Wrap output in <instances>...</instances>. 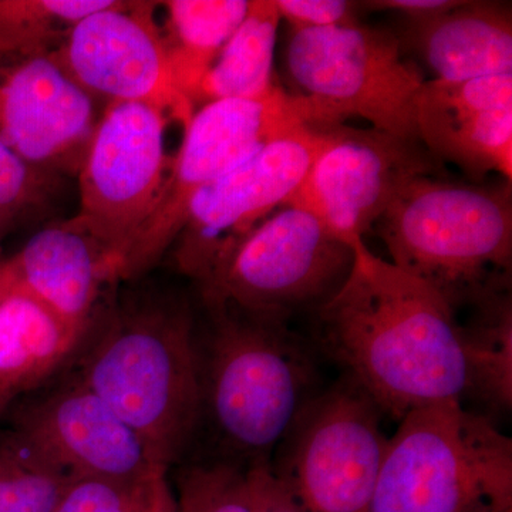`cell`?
I'll return each instance as SVG.
<instances>
[{"label":"cell","instance_id":"obj_8","mask_svg":"<svg viewBox=\"0 0 512 512\" xmlns=\"http://www.w3.org/2000/svg\"><path fill=\"white\" fill-rule=\"evenodd\" d=\"M382 414L348 375L305 404L269 463L303 512H370L389 440Z\"/></svg>","mask_w":512,"mask_h":512},{"label":"cell","instance_id":"obj_22","mask_svg":"<svg viewBox=\"0 0 512 512\" xmlns=\"http://www.w3.org/2000/svg\"><path fill=\"white\" fill-rule=\"evenodd\" d=\"M467 323H458V340L467 370V393L495 413L512 406L511 292L471 309Z\"/></svg>","mask_w":512,"mask_h":512},{"label":"cell","instance_id":"obj_3","mask_svg":"<svg viewBox=\"0 0 512 512\" xmlns=\"http://www.w3.org/2000/svg\"><path fill=\"white\" fill-rule=\"evenodd\" d=\"M376 227L390 262L439 293L456 315L511 292V181L416 178Z\"/></svg>","mask_w":512,"mask_h":512},{"label":"cell","instance_id":"obj_21","mask_svg":"<svg viewBox=\"0 0 512 512\" xmlns=\"http://www.w3.org/2000/svg\"><path fill=\"white\" fill-rule=\"evenodd\" d=\"M279 16L275 0H251L247 16L202 80L197 103L254 99L272 82Z\"/></svg>","mask_w":512,"mask_h":512},{"label":"cell","instance_id":"obj_15","mask_svg":"<svg viewBox=\"0 0 512 512\" xmlns=\"http://www.w3.org/2000/svg\"><path fill=\"white\" fill-rule=\"evenodd\" d=\"M92 97L50 56H0V140L46 171L82 164L96 128Z\"/></svg>","mask_w":512,"mask_h":512},{"label":"cell","instance_id":"obj_36","mask_svg":"<svg viewBox=\"0 0 512 512\" xmlns=\"http://www.w3.org/2000/svg\"><path fill=\"white\" fill-rule=\"evenodd\" d=\"M2 413H3L2 410H0V414H2Z\"/></svg>","mask_w":512,"mask_h":512},{"label":"cell","instance_id":"obj_18","mask_svg":"<svg viewBox=\"0 0 512 512\" xmlns=\"http://www.w3.org/2000/svg\"><path fill=\"white\" fill-rule=\"evenodd\" d=\"M402 50H413L433 79L461 82L512 73L510 3L464 2L427 16H404Z\"/></svg>","mask_w":512,"mask_h":512},{"label":"cell","instance_id":"obj_4","mask_svg":"<svg viewBox=\"0 0 512 512\" xmlns=\"http://www.w3.org/2000/svg\"><path fill=\"white\" fill-rule=\"evenodd\" d=\"M76 379L104 400L168 470L201 420L198 336L184 303L146 302L116 313Z\"/></svg>","mask_w":512,"mask_h":512},{"label":"cell","instance_id":"obj_32","mask_svg":"<svg viewBox=\"0 0 512 512\" xmlns=\"http://www.w3.org/2000/svg\"><path fill=\"white\" fill-rule=\"evenodd\" d=\"M12 282H10L8 274H6L5 266H3V261L0 262V302L3 301L6 295L10 291H12Z\"/></svg>","mask_w":512,"mask_h":512},{"label":"cell","instance_id":"obj_35","mask_svg":"<svg viewBox=\"0 0 512 512\" xmlns=\"http://www.w3.org/2000/svg\"><path fill=\"white\" fill-rule=\"evenodd\" d=\"M503 512H512V510L511 511H503Z\"/></svg>","mask_w":512,"mask_h":512},{"label":"cell","instance_id":"obj_6","mask_svg":"<svg viewBox=\"0 0 512 512\" xmlns=\"http://www.w3.org/2000/svg\"><path fill=\"white\" fill-rule=\"evenodd\" d=\"M306 124H336L318 101L274 86L254 99L204 104L185 127L157 208L124 264L123 279L144 274L180 237L198 191Z\"/></svg>","mask_w":512,"mask_h":512},{"label":"cell","instance_id":"obj_25","mask_svg":"<svg viewBox=\"0 0 512 512\" xmlns=\"http://www.w3.org/2000/svg\"><path fill=\"white\" fill-rule=\"evenodd\" d=\"M175 512H256L248 468L215 460L178 473Z\"/></svg>","mask_w":512,"mask_h":512},{"label":"cell","instance_id":"obj_14","mask_svg":"<svg viewBox=\"0 0 512 512\" xmlns=\"http://www.w3.org/2000/svg\"><path fill=\"white\" fill-rule=\"evenodd\" d=\"M13 429L73 478L146 481L167 473L136 431L76 377L23 404Z\"/></svg>","mask_w":512,"mask_h":512},{"label":"cell","instance_id":"obj_2","mask_svg":"<svg viewBox=\"0 0 512 512\" xmlns=\"http://www.w3.org/2000/svg\"><path fill=\"white\" fill-rule=\"evenodd\" d=\"M211 325L198 339L201 420L245 468L271 463L274 451L315 396L318 369L289 323L207 305Z\"/></svg>","mask_w":512,"mask_h":512},{"label":"cell","instance_id":"obj_16","mask_svg":"<svg viewBox=\"0 0 512 512\" xmlns=\"http://www.w3.org/2000/svg\"><path fill=\"white\" fill-rule=\"evenodd\" d=\"M417 137L441 164L512 180V73L426 80L414 97Z\"/></svg>","mask_w":512,"mask_h":512},{"label":"cell","instance_id":"obj_28","mask_svg":"<svg viewBox=\"0 0 512 512\" xmlns=\"http://www.w3.org/2000/svg\"><path fill=\"white\" fill-rule=\"evenodd\" d=\"M281 19L293 29L355 25V3L346 0H275Z\"/></svg>","mask_w":512,"mask_h":512},{"label":"cell","instance_id":"obj_23","mask_svg":"<svg viewBox=\"0 0 512 512\" xmlns=\"http://www.w3.org/2000/svg\"><path fill=\"white\" fill-rule=\"evenodd\" d=\"M113 0H0V56H52L79 20Z\"/></svg>","mask_w":512,"mask_h":512},{"label":"cell","instance_id":"obj_19","mask_svg":"<svg viewBox=\"0 0 512 512\" xmlns=\"http://www.w3.org/2000/svg\"><path fill=\"white\" fill-rule=\"evenodd\" d=\"M83 336L35 296L12 288L0 302V406L8 409L49 379Z\"/></svg>","mask_w":512,"mask_h":512},{"label":"cell","instance_id":"obj_31","mask_svg":"<svg viewBox=\"0 0 512 512\" xmlns=\"http://www.w3.org/2000/svg\"><path fill=\"white\" fill-rule=\"evenodd\" d=\"M143 512H175L173 490L167 481V474L157 478L153 493Z\"/></svg>","mask_w":512,"mask_h":512},{"label":"cell","instance_id":"obj_30","mask_svg":"<svg viewBox=\"0 0 512 512\" xmlns=\"http://www.w3.org/2000/svg\"><path fill=\"white\" fill-rule=\"evenodd\" d=\"M460 0H372L363 2V8L369 10H396L406 18L413 16L434 15V13L446 12L457 6Z\"/></svg>","mask_w":512,"mask_h":512},{"label":"cell","instance_id":"obj_10","mask_svg":"<svg viewBox=\"0 0 512 512\" xmlns=\"http://www.w3.org/2000/svg\"><path fill=\"white\" fill-rule=\"evenodd\" d=\"M171 121L141 103H111L97 121L80 164L84 227L126 258L160 201L173 158L165 150Z\"/></svg>","mask_w":512,"mask_h":512},{"label":"cell","instance_id":"obj_24","mask_svg":"<svg viewBox=\"0 0 512 512\" xmlns=\"http://www.w3.org/2000/svg\"><path fill=\"white\" fill-rule=\"evenodd\" d=\"M73 480L25 434L0 433V512H53Z\"/></svg>","mask_w":512,"mask_h":512},{"label":"cell","instance_id":"obj_20","mask_svg":"<svg viewBox=\"0 0 512 512\" xmlns=\"http://www.w3.org/2000/svg\"><path fill=\"white\" fill-rule=\"evenodd\" d=\"M163 35L181 93L195 107L202 80L247 16L249 0H168Z\"/></svg>","mask_w":512,"mask_h":512},{"label":"cell","instance_id":"obj_11","mask_svg":"<svg viewBox=\"0 0 512 512\" xmlns=\"http://www.w3.org/2000/svg\"><path fill=\"white\" fill-rule=\"evenodd\" d=\"M441 171L419 140L323 124L322 146L285 207L311 212L333 237L355 247L407 184Z\"/></svg>","mask_w":512,"mask_h":512},{"label":"cell","instance_id":"obj_12","mask_svg":"<svg viewBox=\"0 0 512 512\" xmlns=\"http://www.w3.org/2000/svg\"><path fill=\"white\" fill-rule=\"evenodd\" d=\"M323 124H306L202 188L192 198L175 249L185 275L202 285L249 232L285 207L322 146Z\"/></svg>","mask_w":512,"mask_h":512},{"label":"cell","instance_id":"obj_33","mask_svg":"<svg viewBox=\"0 0 512 512\" xmlns=\"http://www.w3.org/2000/svg\"><path fill=\"white\" fill-rule=\"evenodd\" d=\"M3 261V258H2V249H0V262Z\"/></svg>","mask_w":512,"mask_h":512},{"label":"cell","instance_id":"obj_34","mask_svg":"<svg viewBox=\"0 0 512 512\" xmlns=\"http://www.w3.org/2000/svg\"><path fill=\"white\" fill-rule=\"evenodd\" d=\"M0 410H2V412H5L6 409H5V407L0 406Z\"/></svg>","mask_w":512,"mask_h":512},{"label":"cell","instance_id":"obj_17","mask_svg":"<svg viewBox=\"0 0 512 512\" xmlns=\"http://www.w3.org/2000/svg\"><path fill=\"white\" fill-rule=\"evenodd\" d=\"M3 266L13 288L35 296L82 333L104 288L123 279L119 255L76 217L37 232Z\"/></svg>","mask_w":512,"mask_h":512},{"label":"cell","instance_id":"obj_13","mask_svg":"<svg viewBox=\"0 0 512 512\" xmlns=\"http://www.w3.org/2000/svg\"><path fill=\"white\" fill-rule=\"evenodd\" d=\"M156 5L113 0L79 20L50 57L92 99L146 104L185 128L194 106L175 83Z\"/></svg>","mask_w":512,"mask_h":512},{"label":"cell","instance_id":"obj_5","mask_svg":"<svg viewBox=\"0 0 512 512\" xmlns=\"http://www.w3.org/2000/svg\"><path fill=\"white\" fill-rule=\"evenodd\" d=\"M512 510V441L458 400L413 410L387 440L370 512Z\"/></svg>","mask_w":512,"mask_h":512},{"label":"cell","instance_id":"obj_7","mask_svg":"<svg viewBox=\"0 0 512 512\" xmlns=\"http://www.w3.org/2000/svg\"><path fill=\"white\" fill-rule=\"evenodd\" d=\"M355 247L311 212L282 207L256 225L201 285L205 305L291 322L322 308L352 271Z\"/></svg>","mask_w":512,"mask_h":512},{"label":"cell","instance_id":"obj_27","mask_svg":"<svg viewBox=\"0 0 512 512\" xmlns=\"http://www.w3.org/2000/svg\"><path fill=\"white\" fill-rule=\"evenodd\" d=\"M47 175L0 140V238L46 195Z\"/></svg>","mask_w":512,"mask_h":512},{"label":"cell","instance_id":"obj_26","mask_svg":"<svg viewBox=\"0 0 512 512\" xmlns=\"http://www.w3.org/2000/svg\"><path fill=\"white\" fill-rule=\"evenodd\" d=\"M160 476L146 481L74 478L53 512H143Z\"/></svg>","mask_w":512,"mask_h":512},{"label":"cell","instance_id":"obj_1","mask_svg":"<svg viewBox=\"0 0 512 512\" xmlns=\"http://www.w3.org/2000/svg\"><path fill=\"white\" fill-rule=\"evenodd\" d=\"M320 349L397 421L467 394L456 313L420 279L355 245L342 288L315 312Z\"/></svg>","mask_w":512,"mask_h":512},{"label":"cell","instance_id":"obj_29","mask_svg":"<svg viewBox=\"0 0 512 512\" xmlns=\"http://www.w3.org/2000/svg\"><path fill=\"white\" fill-rule=\"evenodd\" d=\"M248 474L256 512H303L288 488L274 476L269 464L248 468Z\"/></svg>","mask_w":512,"mask_h":512},{"label":"cell","instance_id":"obj_9","mask_svg":"<svg viewBox=\"0 0 512 512\" xmlns=\"http://www.w3.org/2000/svg\"><path fill=\"white\" fill-rule=\"evenodd\" d=\"M286 57L303 96L318 101L336 123L360 117L376 130L419 140L414 97L426 77L404 60L390 30L359 23L293 29Z\"/></svg>","mask_w":512,"mask_h":512}]
</instances>
